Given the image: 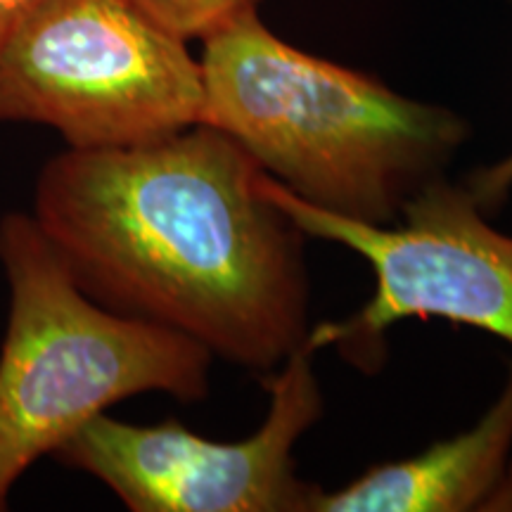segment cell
<instances>
[{"label":"cell","instance_id":"obj_5","mask_svg":"<svg viewBox=\"0 0 512 512\" xmlns=\"http://www.w3.org/2000/svg\"><path fill=\"white\" fill-rule=\"evenodd\" d=\"M266 195L306 238L337 242L373 268V297L354 316L313 325L304 347H339L361 368L382 361L384 335L408 318H444L512 347V238L484 219L467 185H427L387 226L311 207L266 174Z\"/></svg>","mask_w":512,"mask_h":512},{"label":"cell","instance_id":"obj_1","mask_svg":"<svg viewBox=\"0 0 512 512\" xmlns=\"http://www.w3.org/2000/svg\"><path fill=\"white\" fill-rule=\"evenodd\" d=\"M207 124L43 166L34 221L93 302L271 375L309 337L304 238Z\"/></svg>","mask_w":512,"mask_h":512},{"label":"cell","instance_id":"obj_8","mask_svg":"<svg viewBox=\"0 0 512 512\" xmlns=\"http://www.w3.org/2000/svg\"><path fill=\"white\" fill-rule=\"evenodd\" d=\"M136 8L183 41L207 38L245 12L256 10L261 0H128Z\"/></svg>","mask_w":512,"mask_h":512},{"label":"cell","instance_id":"obj_7","mask_svg":"<svg viewBox=\"0 0 512 512\" xmlns=\"http://www.w3.org/2000/svg\"><path fill=\"white\" fill-rule=\"evenodd\" d=\"M512 448V373L475 427L418 456L370 467L337 491L316 486L309 512H465L501 486Z\"/></svg>","mask_w":512,"mask_h":512},{"label":"cell","instance_id":"obj_4","mask_svg":"<svg viewBox=\"0 0 512 512\" xmlns=\"http://www.w3.org/2000/svg\"><path fill=\"white\" fill-rule=\"evenodd\" d=\"M200 60L128 0H41L0 43V121L72 150L174 136L202 121Z\"/></svg>","mask_w":512,"mask_h":512},{"label":"cell","instance_id":"obj_6","mask_svg":"<svg viewBox=\"0 0 512 512\" xmlns=\"http://www.w3.org/2000/svg\"><path fill=\"white\" fill-rule=\"evenodd\" d=\"M266 420L242 441H211L181 422L88 420L53 453L133 512H309L316 486L294 472V444L323 415L313 351L299 347L268 377Z\"/></svg>","mask_w":512,"mask_h":512},{"label":"cell","instance_id":"obj_10","mask_svg":"<svg viewBox=\"0 0 512 512\" xmlns=\"http://www.w3.org/2000/svg\"><path fill=\"white\" fill-rule=\"evenodd\" d=\"M41 0H0V43L8 38L19 22L29 15Z\"/></svg>","mask_w":512,"mask_h":512},{"label":"cell","instance_id":"obj_3","mask_svg":"<svg viewBox=\"0 0 512 512\" xmlns=\"http://www.w3.org/2000/svg\"><path fill=\"white\" fill-rule=\"evenodd\" d=\"M10 325L0 354V510L38 458L128 396L183 401L209 392L211 356L195 339L93 302L31 214L0 219Z\"/></svg>","mask_w":512,"mask_h":512},{"label":"cell","instance_id":"obj_2","mask_svg":"<svg viewBox=\"0 0 512 512\" xmlns=\"http://www.w3.org/2000/svg\"><path fill=\"white\" fill-rule=\"evenodd\" d=\"M202 121L299 200L387 226L467 138L451 110L290 46L245 12L202 38Z\"/></svg>","mask_w":512,"mask_h":512},{"label":"cell","instance_id":"obj_9","mask_svg":"<svg viewBox=\"0 0 512 512\" xmlns=\"http://www.w3.org/2000/svg\"><path fill=\"white\" fill-rule=\"evenodd\" d=\"M467 188L472 190L482 209H496L512 188V155L486 166V169L475 171Z\"/></svg>","mask_w":512,"mask_h":512}]
</instances>
